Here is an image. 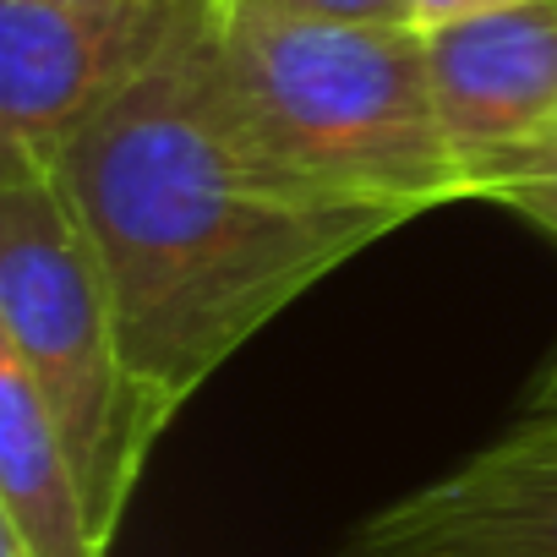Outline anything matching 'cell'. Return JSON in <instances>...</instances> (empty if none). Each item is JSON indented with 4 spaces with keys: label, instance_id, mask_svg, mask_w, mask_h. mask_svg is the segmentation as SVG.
<instances>
[{
    "label": "cell",
    "instance_id": "6da1fadb",
    "mask_svg": "<svg viewBox=\"0 0 557 557\" xmlns=\"http://www.w3.org/2000/svg\"><path fill=\"white\" fill-rule=\"evenodd\" d=\"M115 296L132 372L181 410L251 334L410 213L278 164L219 66V0L55 153Z\"/></svg>",
    "mask_w": 557,
    "mask_h": 557
},
{
    "label": "cell",
    "instance_id": "7a4b0ae2",
    "mask_svg": "<svg viewBox=\"0 0 557 557\" xmlns=\"http://www.w3.org/2000/svg\"><path fill=\"white\" fill-rule=\"evenodd\" d=\"M219 66L257 143L312 186L410 219L475 197L437 121L416 23H323L219 0Z\"/></svg>",
    "mask_w": 557,
    "mask_h": 557
},
{
    "label": "cell",
    "instance_id": "3957f363",
    "mask_svg": "<svg viewBox=\"0 0 557 557\" xmlns=\"http://www.w3.org/2000/svg\"><path fill=\"white\" fill-rule=\"evenodd\" d=\"M0 356L45 399L110 546L175 410L132 372L104 262L50 159L28 148H0Z\"/></svg>",
    "mask_w": 557,
    "mask_h": 557
},
{
    "label": "cell",
    "instance_id": "277c9868",
    "mask_svg": "<svg viewBox=\"0 0 557 557\" xmlns=\"http://www.w3.org/2000/svg\"><path fill=\"white\" fill-rule=\"evenodd\" d=\"M213 0H0V148L50 159L153 72Z\"/></svg>",
    "mask_w": 557,
    "mask_h": 557
},
{
    "label": "cell",
    "instance_id": "5b68a950",
    "mask_svg": "<svg viewBox=\"0 0 557 557\" xmlns=\"http://www.w3.org/2000/svg\"><path fill=\"white\" fill-rule=\"evenodd\" d=\"M339 557H557V426L519 421L367 513Z\"/></svg>",
    "mask_w": 557,
    "mask_h": 557
},
{
    "label": "cell",
    "instance_id": "8992f818",
    "mask_svg": "<svg viewBox=\"0 0 557 557\" xmlns=\"http://www.w3.org/2000/svg\"><path fill=\"white\" fill-rule=\"evenodd\" d=\"M437 121L481 197L486 175L557 132V0L426 28Z\"/></svg>",
    "mask_w": 557,
    "mask_h": 557
},
{
    "label": "cell",
    "instance_id": "52a82bcc",
    "mask_svg": "<svg viewBox=\"0 0 557 557\" xmlns=\"http://www.w3.org/2000/svg\"><path fill=\"white\" fill-rule=\"evenodd\" d=\"M0 535H12L23 557L110 552L55 421L12 356H0Z\"/></svg>",
    "mask_w": 557,
    "mask_h": 557
},
{
    "label": "cell",
    "instance_id": "ba28073f",
    "mask_svg": "<svg viewBox=\"0 0 557 557\" xmlns=\"http://www.w3.org/2000/svg\"><path fill=\"white\" fill-rule=\"evenodd\" d=\"M481 197H492V202L524 213L530 224H541L546 235H557V132L546 143H535L530 153L508 159L503 170H492Z\"/></svg>",
    "mask_w": 557,
    "mask_h": 557
},
{
    "label": "cell",
    "instance_id": "9c48e42d",
    "mask_svg": "<svg viewBox=\"0 0 557 557\" xmlns=\"http://www.w3.org/2000/svg\"><path fill=\"white\" fill-rule=\"evenodd\" d=\"M268 7L323 17V23H416L410 0H268Z\"/></svg>",
    "mask_w": 557,
    "mask_h": 557
},
{
    "label": "cell",
    "instance_id": "30bf717a",
    "mask_svg": "<svg viewBox=\"0 0 557 557\" xmlns=\"http://www.w3.org/2000/svg\"><path fill=\"white\" fill-rule=\"evenodd\" d=\"M416 7V28H443V23H459V17H481V12H497V7H519V0H410Z\"/></svg>",
    "mask_w": 557,
    "mask_h": 557
},
{
    "label": "cell",
    "instance_id": "8fae6325",
    "mask_svg": "<svg viewBox=\"0 0 557 557\" xmlns=\"http://www.w3.org/2000/svg\"><path fill=\"white\" fill-rule=\"evenodd\" d=\"M524 421L557 426V356H552V367L541 372V383H535V394H530V405H524Z\"/></svg>",
    "mask_w": 557,
    "mask_h": 557
},
{
    "label": "cell",
    "instance_id": "7c38bea8",
    "mask_svg": "<svg viewBox=\"0 0 557 557\" xmlns=\"http://www.w3.org/2000/svg\"><path fill=\"white\" fill-rule=\"evenodd\" d=\"M0 557H23V546H17L12 535H0Z\"/></svg>",
    "mask_w": 557,
    "mask_h": 557
},
{
    "label": "cell",
    "instance_id": "4fadbf2b",
    "mask_svg": "<svg viewBox=\"0 0 557 557\" xmlns=\"http://www.w3.org/2000/svg\"><path fill=\"white\" fill-rule=\"evenodd\" d=\"M61 7H99V0H61Z\"/></svg>",
    "mask_w": 557,
    "mask_h": 557
}]
</instances>
